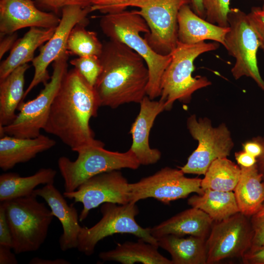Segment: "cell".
Here are the masks:
<instances>
[{
	"label": "cell",
	"mask_w": 264,
	"mask_h": 264,
	"mask_svg": "<svg viewBox=\"0 0 264 264\" xmlns=\"http://www.w3.org/2000/svg\"><path fill=\"white\" fill-rule=\"evenodd\" d=\"M101 104L93 87L75 68L68 70L50 109L44 130L58 137L74 152L90 146L104 147L89 125Z\"/></svg>",
	"instance_id": "obj_1"
},
{
	"label": "cell",
	"mask_w": 264,
	"mask_h": 264,
	"mask_svg": "<svg viewBox=\"0 0 264 264\" xmlns=\"http://www.w3.org/2000/svg\"><path fill=\"white\" fill-rule=\"evenodd\" d=\"M101 72L94 86L101 106L116 109L140 103L147 95L149 74L142 57L126 44L109 40L99 56Z\"/></svg>",
	"instance_id": "obj_2"
},
{
	"label": "cell",
	"mask_w": 264,
	"mask_h": 264,
	"mask_svg": "<svg viewBox=\"0 0 264 264\" xmlns=\"http://www.w3.org/2000/svg\"><path fill=\"white\" fill-rule=\"evenodd\" d=\"M99 25L103 33L113 41L122 43L144 60L149 70V79L146 95L152 100L160 96L163 74L171 60V54L163 55L154 51L141 33L148 34L149 28L136 10H124L104 14Z\"/></svg>",
	"instance_id": "obj_3"
},
{
	"label": "cell",
	"mask_w": 264,
	"mask_h": 264,
	"mask_svg": "<svg viewBox=\"0 0 264 264\" xmlns=\"http://www.w3.org/2000/svg\"><path fill=\"white\" fill-rule=\"evenodd\" d=\"M219 46L218 43L187 44L178 42L161 80L159 101L164 104L165 110H171L176 100L189 103L196 91L211 85L206 77L192 76L194 63L201 54L216 50Z\"/></svg>",
	"instance_id": "obj_4"
},
{
	"label": "cell",
	"mask_w": 264,
	"mask_h": 264,
	"mask_svg": "<svg viewBox=\"0 0 264 264\" xmlns=\"http://www.w3.org/2000/svg\"><path fill=\"white\" fill-rule=\"evenodd\" d=\"M32 194L3 202L15 254L37 251L44 242L54 216Z\"/></svg>",
	"instance_id": "obj_5"
},
{
	"label": "cell",
	"mask_w": 264,
	"mask_h": 264,
	"mask_svg": "<svg viewBox=\"0 0 264 264\" xmlns=\"http://www.w3.org/2000/svg\"><path fill=\"white\" fill-rule=\"evenodd\" d=\"M104 147L93 146L84 148L77 152L78 157L74 161L65 156L58 159L65 192L76 190L86 180L98 174L123 168L135 170L140 166L130 149L120 153Z\"/></svg>",
	"instance_id": "obj_6"
},
{
	"label": "cell",
	"mask_w": 264,
	"mask_h": 264,
	"mask_svg": "<svg viewBox=\"0 0 264 264\" xmlns=\"http://www.w3.org/2000/svg\"><path fill=\"white\" fill-rule=\"evenodd\" d=\"M68 55L67 52L53 62L50 79L39 94L34 99L20 104L17 109L19 112L11 124L0 126V137L6 134L33 138L41 134V130L46 125L52 104L68 71Z\"/></svg>",
	"instance_id": "obj_7"
},
{
	"label": "cell",
	"mask_w": 264,
	"mask_h": 264,
	"mask_svg": "<svg viewBox=\"0 0 264 264\" xmlns=\"http://www.w3.org/2000/svg\"><path fill=\"white\" fill-rule=\"evenodd\" d=\"M100 211L102 217L98 222L90 228L82 227L77 248L80 252L90 256L99 241L117 233L131 234L158 245L157 240L151 234V227L143 228L136 221L135 217L139 214L136 203L117 205L106 202L102 204Z\"/></svg>",
	"instance_id": "obj_8"
},
{
	"label": "cell",
	"mask_w": 264,
	"mask_h": 264,
	"mask_svg": "<svg viewBox=\"0 0 264 264\" xmlns=\"http://www.w3.org/2000/svg\"><path fill=\"white\" fill-rule=\"evenodd\" d=\"M228 22L229 30L225 35L223 46L235 59L231 69L233 77L236 80L243 76L250 77L264 91V81L257 58L260 44L247 14L238 8H230Z\"/></svg>",
	"instance_id": "obj_9"
},
{
	"label": "cell",
	"mask_w": 264,
	"mask_h": 264,
	"mask_svg": "<svg viewBox=\"0 0 264 264\" xmlns=\"http://www.w3.org/2000/svg\"><path fill=\"white\" fill-rule=\"evenodd\" d=\"M191 3V0H134L127 5L136 7L146 21L150 32L144 38L156 53H171L178 43L177 17L181 8Z\"/></svg>",
	"instance_id": "obj_10"
},
{
	"label": "cell",
	"mask_w": 264,
	"mask_h": 264,
	"mask_svg": "<svg viewBox=\"0 0 264 264\" xmlns=\"http://www.w3.org/2000/svg\"><path fill=\"white\" fill-rule=\"evenodd\" d=\"M187 127L198 146L180 169L184 174L204 175L213 161L229 155L234 146L230 132L223 123L213 127L208 118L197 119L195 114L188 118Z\"/></svg>",
	"instance_id": "obj_11"
},
{
	"label": "cell",
	"mask_w": 264,
	"mask_h": 264,
	"mask_svg": "<svg viewBox=\"0 0 264 264\" xmlns=\"http://www.w3.org/2000/svg\"><path fill=\"white\" fill-rule=\"evenodd\" d=\"M201 181L200 178L186 177L181 169L166 167L137 182L129 183L130 202L136 203L140 200L153 198L169 204L192 193L201 195L204 192Z\"/></svg>",
	"instance_id": "obj_12"
},
{
	"label": "cell",
	"mask_w": 264,
	"mask_h": 264,
	"mask_svg": "<svg viewBox=\"0 0 264 264\" xmlns=\"http://www.w3.org/2000/svg\"><path fill=\"white\" fill-rule=\"evenodd\" d=\"M205 241L207 264L241 258L252 245L253 230L247 216L238 212L215 221Z\"/></svg>",
	"instance_id": "obj_13"
},
{
	"label": "cell",
	"mask_w": 264,
	"mask_h": 264,
	"mask_svg": "<svg viewBox=\"0 0 264 264\" xmlns=\"http://www.w3.org/2000/svg\"><path fill=\"white\" fill-rule=\"evenodd\" d=\"M90 6L68 5L62 10L60 22L51 38L40 48L39 55L32 61L34 74L32 81L24 91L23 100L39 84L44 85L50 79L47 67L61 55L67 52V42L72 28L78 23L88 22L87 17L91 12Z\"/></svg>",
	"instance_id": "obj_14"
},
{
	"label": "cell",
	"mask_w": 264,
	"mask_h": 264,
	"mask_svg": "<svg viewBox=\"0 0 264 264\" xmlns=\"http://www.w3.org/2000/svg\"><path fill=\"white\" fill-rule=\"evenodd\" d=\"M127 179L119 170L96 175L82 184L73 192H64L65 198L83 204L79 221L84 220L90 210L104 203L125 204L130 202Z\"/></svg>",
	"instance_id": "obj_15"
},
{
	"label": "cell",
	"mask_w": 264,
	"mask_h": 264,
	"mask_svg": "<svg viewBox=\"0 0 264 264\" xmlns=\"http://www.w3.org/2000/svg\"><path fill=\"white\" fill-rule=\"evenodd\" d=\"M60 19L39 9L32 0H0V38L26 27H56Z\"/></svg>",
	"instance_id": "obj_16"
},
{
	"label": "cell",
	"mask_w": 264,
	"mask_h": 264,
	"mask_svg": "<svg viewBox=\"0 0 264 264\" xmlns=\"http://www.w3.org/2000/svg\"><path fill=\"white\" fill-rule=\"evenodd\" d=\"M139 104V112L132 124L130 132L132 139L130 149L140 165L154 164L160 160L161 154L158 149L150 147V132L157 116L165 110V107L159 100L154 101L147 95Z\"/></svg>",
	"instance_id": "obj_17"
},
{
	"label": "cell",
	"mask_w": 264,
	"mask_h": 264,
	"mask_svg": "<svg viewBox=\"0 0 264 264\" xmlns=\"http://www.w3.org/2000/svg\"><path fill=\"white\" fill-rule=\"evenodd\" d=\"M33 194L44 199L54 217L61 223L63 232L59 241L61 250L66 251L77 248L78 237L82 227L79 223V216L77 209L67 204L64 195L53 184L36 189Z\"/></svg>",
	"instance_id": "obj_18"
},
{
	"label": "cell",
	"mask_w": 264,
	"mask_h": 264,
	"mask_svg": "<svg viewBox=\"0 0 264 264\" xmlns=\"http://www.w3.org/2000/svg\"><path fill=\"white\" fill-rule=\"evenodd\" d=\"M56 145V141L43 134L33 138L4 135L0 138V168L6 171L16 165L34 158L37 154Z\"/></svg>",
	"instance_id": "obj_19"
},
{
	"label": "cell",
	"mask_w": 264,
	"mask_h": 264,
	"mask_svg": "<svg viewBox=\"0 0 264 264\" xmlns=\"http://www.w3.org/2000/svg\"><path fill=\"white\" fill-rule=\"evenodd\" d=\"M214 221L202 210L192 207L151 227V235L156 239L168 235H185L206 238Z\"/></svg>",
	"instance_id": "obj_20"
},
{
	"label": "cell",
	"mask_w": 264,
	"mask_h": 264,
	"mask_svg": "<svg viewBox=\"0 0 264 264\" xmlns=\"http://www.w3.org/2000/svg\"><path fill=\"white\" fill-rule=\"evenodd\" d=\"M178 42L187 44L211 40L224 44V39L229 30L212 23L196 14L189 4L183 6L177 17Z\"/></svg>",
	"instance_id": "obj_21"
},
{
	"label": "cell",
	"mask_w": 264,
	"mask_h": 264,
	"mask_svg": "<svg viewBox=\"0 0 264 264\" xmlns=\"http://www.w3.org/2000/svg\"><path fill=\"white\" fill-rule=\"evenodd\" d=\"M56 27H32L17 40L9 55L0 65V80L6 78L18 67L32 61L35 50L53 36Z\"/></svg>",
	"instance_id": "obj_22"
},
{
	"label": "cell",
	"mask_w": 264,
	"mask_h": 264,
	"mask_svg": "<svg viewBox=\"0 0 264 264\" xmlns=\"http://www.w3.org/2000/svg\"><path fill=\"white\" fill-rule=\"evenodd\" d=\"M240 167V177L233 191L240 212L247 217L252 216L264 204L263 174L259 171L256 164Z\"/></svg>",
	"instance_id": "obj_23"
},
{
	"label": "cell",
	"mask_w": 264,
	"mask_h": 264,
	"mask_svg": "<svg viewBox=\"0 0 264 264\" xmlns=\"http://www.w3.org/2000/svg\"><path fill=\"white\" fill-rule=\"evenodd\" d=\"M158 247L138 239L136 242L118 243L114 249L100 253L99 257L104 262L115 261L123 264H173L172 260L158 252Z\"/></svg>",
	"instance_id": "obj_24"
},
{
	"label": "cell",
	"mask_w": 264,
	"mask_h": 264,
	"mask_svg": "<svg viewBox=\"0 0 264 264\" xmlns=\"http://www.w3.org/2000/svg\"><path fill=\"white\" fill-rule=\"evenodd\" d=\"M158 245L168 252L173 264H207L205 238L168 235L157 239Z\"/></svg>",
	"instance_id": "obj_25"
},
{
	"label": "cell",
	"mask_w": 264,
	"mask_h": 264,
	"mask_svg": "<svg viewBox=\"0 0 264 264\" xmlns=\"http://www.w3.org/2000/svg\"><path fill=\"white\" fill-rule=\"evenodd\" d=\"M57 172L51 168H41L34 175L21 176L15 173L0 176V201L4 202L33 194L39 185L54 184Z\"/></svg>",
	"instance_id": "obj_26"
},
{
	"label": "cell",
	"mask_w": 264,
	"mask_h": 264,
	"mask_svg": "<svg viewBox=\"0 0 264 264\" xmlns=\"http://www.w3.org/2000/svg\"><path fill=\"white\" fill-rule=\"evenodd\" d=\"M30 67L22 65L0 80V126L11 124L17 116L15 111L23 101L25 74Z\"/></svg>",
	"instance_id": "obj_27"
},
{
	"label": "cell",
	"mask_w": 264,
	"mask_h": 264,
	"mask_svg": "<svg viewBox=\"0 0 264 264\" xmlns=\"http://www.w3.org/2000/svg\"><path fill=\"white\" fill-rule=\"evenodd\" d=\"M187 203L205 212L214 221H221L240 212L233 191L206 189L201 195L191 197Z\"/></svg>",
	"instance_id": "obj_28"
},
{
	"label": "cell",
	"mask_w": 264,
	"mask_h": 264,
	"mask_svg": "<svg viewBox=\"0 0 264 264\" xmlns=\"http://www.w3.org/2000/svg\"><path fill=\"white\" fill-rule=\"evenodd\" d=\"M241 167L227 157L218 158L213 161L201 179L203 190L233 191L239 180Z\"/></svg>",
	"instance_id": "obj_29"
},
{
	"label": "cell",
	"mask_w": 264,
	"mask_h": 264,
	"mask_svg": "<svg viewBox=\"0 0 264 264\" xmlns=\"http://www.w3.org/2000/svg\"><path fill=\"white\" fill-rule=\"evenodd\" d=\"M88 22L77 24L71 30L68 38L66 49L69 54L78 57L99 56L103 44L96 33L86 29Z\"/></svg>",
	"instance_id": "obj_30"
},
{
	"label": "cell",
	"mask_w": 264,
	"mask_h": 264,
	"mask_svg": "<svg viewBox=\"0 0 264 264\" xmlns=\"http://www.w3.org/2000/svg\"><path fill=\"white\" fill-rule=\"evenodd\" d=\"M70 64L90 86L94 87L102 71L99 56L78 57L70 60Z\"/></svg>",
	"instance_id": "obj_31"
},
{
	"label": "cell",
	"mask_w": 264,
	"mask_h": 264,
	"mask_svg": "<svg viewBox=\"0 0 264 264\" xmlns=\"http://www.w3.org/2000/svg\"><path fill=\"white\" fill-rule=\"evenodd\" d=\"M231 0H202L205 20L215 24L228 27V15Z\"/></svg>",
	"instance_id": "obj_32"
},
{
	"label": "cell",
	"mask_w": 264,
	"mask_h": 264,
	"mask_svg": "<svg viewBox=\"0 0 264 264\" xmlns=\"http://www.w3.org/2000/svg\"><path fill=\"white\" fill-rule=\"evenodd\" d=\"M134 0H92L91 12L98 11L104 14L125 10L127 5Z\"/></svg>",
	"instance_id": "obj_33"
},
{
	"label": "cell",
	"mask_w": 264,
	"mask_h": 264,
	"mask_svg": "<svg viewBox=\"0 0 264 264\" xmlns=\"http://www.w3.org/2000/svg\"><path fill=\"white\" fill-rule=\"evenodd\" d=\"M249 21L259 40L260 48L264 52V8L253 7L247 14Z\"/></svg>",
	"instance_id": "obj_34"
},
{
	"label": "cell",
	"mask_w": 264,
	"mask_h": 264,
	"mask_svg": "<svg viewBox=\"0 0 264 264\" xmlns=\"http://www.w3.org/2000/svg\"><path fill=\"white\" fill-rule=\"evenodd\" d=\"M250 222L253 230L252 245H264V204L252 216Z\"/></svg>",
	"instance_id": "obj_35"
},
{
	"label": "cell",
	"mask_w": 264,
	"mask_h": 264,
	"mask_svg": "<svg viewBox=\"0 0 264 264\" xmlns=\"http://www.w3.org/2000/svg\"><path fill=\"white\" fill-rule=\"evenodd\" d=\"M43 7L58 13L68 5H77L83 7L92 5V0H34Z\"/></svg>",
	"instance_id": "obj_36"
},
{
	"label": "cell",
	"mask_w": 264,
	"mask_h": 264,
	"mask_svg": "<svg viewBox=\"0 0 264 264\" xmlns=\"http://www.w3.org/2000/svg\"><path fill=\"white\" fill-rule=\"evenodd\" d=\"M0 244L12 247V237L6 219L5 206L3 202L0 204Z\"/></svg>",
	"instance_id": "obj_37"
},
{
	"label": "cell",
	"mask_w": 264,
	"mask_h": 264,
	"mask_svg": "<svg viewBox=\"0 0 264 264\" xmlns=\"http://www.w3.org/2000/svg\"><path fill=\"white\" fill-rule=\"evenodd\" d=\"M242 259L245 264H264V245H251Z\"/></svg>",
	"instance_id": "obj_38"
},
{
	"label": "cell",
	"mask_w": 264,
	"mask_h": 264,
	"mask_svg": "<svg viewBox=\"0 0 264 264\" xmlns=\"http://www.w3.org/2000/svg\"><path fill=\"white\" fill-rule=\"evenodd\" d=\"M243 151L256 157H260L264 152V138L257 137L245 142L242 145Z\"/></svg>",
	"instance_id": "obj_39"
},
{
	"label": "cell",
	"mask_w": 264,
	"mask_h": 264,
	"mask_svg": "<svg viewBox=\"0 0 264 264\" xmlns=\"http://www.w3.org/2000/svg\"><path fill=\"white\" fill-rule=\"evenodd\" d=\"M18 35L15 32L0 38V59L9 49H12L17 40Z\"/></svg>",
	"instance_id": "obj_40"
},
{
	"label": "cell",
	"mask_w": 264,
	"mask_h": 264,
	"mask_svg": "<svg viewBox=\"0 0 264 264\" xmlns=\"http://www.w3.org/2000/svg\"><path fill=\"white\" fill-rule=\"evenodd\" d=\"M235 157L240 166L250 167L256 164V158L243 150L236 152Z\"/></svg>",
	"instance_id": "obj_41"
},
{
	"label": "cell",
	"mask_w": 264,
	"mask_h": 264,
	"mask_svg": "<svg viewBox=\"0 0 264 264\" xmlns=\"http://www.w3.org/2000/svg\"><path fill=\"white\" fill-rule=\"evenodd\" d=\"M12 247L0 244V264H17L18 262L15 254L12 252Z\"/></svg>",
	"instance_id": "obj_42"
},
{
	"label": "cell",
	"mask_w": 264,
	"mask_h": 264,
	"mask_svg": "<svg viewBox=\"0 0 264 264\" xmlns=\"http://www.w3.org/2000/svg\"><path fill=\"white\" fill-rule=\"evenodd\" d=\"M30 264H69L70 263L64 259L48 260L38 257L32 259L29 262Z\"/></svg>",
	"instance_id": "obj_43"
},
{
	"label": "cell",
	"mask_w": 264,
	"mask_h": 264,
	"mask_svg": "<svg viewBox=\"0 0 264 264\" xmlns=\"http://www.w3.org/2000/svg\"><path fill=\"white\" fill-rule=\"evenodd\" d=\"M191 7L194 12L200 17L205 19V14L202 0H191Z\"/></svg>",
	"instance_id": "obj_44"
},
{
	"label": "cell",
	"mask_w": 264,
	"mask_h": 264,
	"mask_svg": "<svg viewBox=\"0 0 264 264\" xmlns=\"http://www.w3.org/2000/svg\"><path fill=\"white\" fill-rule=\"evenodd\" d=\"M259 158L260 159L261 167L264 173V152L263 154Z\"/></svg>",
	"instance_id": "obj_45"
},
{
	"label": "cell",
	"mask_w": 264,
	"mask_h": 264,
	"mask_svg": "<svg viewBox=\"0 0 264 264\" xmlns=\"http://www.w3.org/2000/svg\"><path fill=\"white\" fill-rule=\"evenodd\" d=\"M263 1H264V3H263V5L262 8H264V0H263Z\"/></svg>",
	"instance_id": "obj_46"
},
{
	"label": "cell",
	"mask_w": 264,
	"mask_h": 264,
	"mask_svg": "<svg viewBox=\"0 0 264 264\" xmlns=\"http://www.w3.org/2000/svg\"><path fill=\"white\" fill-rule=\"evenodd\" d=\"M263 0V1L264 0Z\"/></svg>",
	"instance_id": "obj_47"
}]
</instances>
